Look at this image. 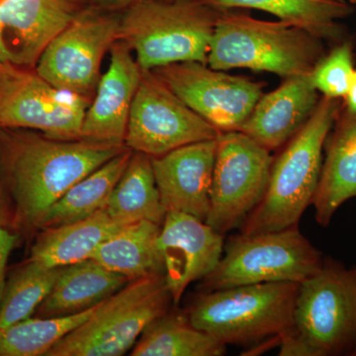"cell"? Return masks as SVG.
I'll return each mask as SVG.
<instances>
[{
	"instance_id": "obj_12",
	"label": "cell",
	"mask_w": 356,
	"mask_h": 356,
	"mask_svg": "<svg viewBox=\"0 0 356 356\" xmlns=\"http://www.w3.org/2000/svg\"><path fill=\"white\" fill-rule=\"evenodd\" d=\"M119 32L120 19L79 14L44 49L36 74L55 88L88 97L97 88L102 58Z\"/></svg>"
},
{
	"instance_id": "obj_23",
	"label": "cell",
	"mask_w": 356,
	"mask_h": 356,
	"mask_svg": "<svg viewBox=\"0 0 356 356\" xmlns=\"http://www.w3.org/2000/svg\"><path fill=\"white\" fill-rule=\"evenodd\" d=\"M161 225L149 221L129 224L107 238L91 259L129 281L165 274L159 248Z\"/></svg>"
},
{
	"instance_id": "obj_14",
	"label": "cell",
	"mask_w": 356,
	"mask_h": 356,
	"mask_svg": "<svg viewBox=\"0 0 356 356\" xmlns=\"http://www.w3.org/2000/svg\"><path fill=\"white\" fill-rule=\"evenodd\" d=\"M224 247V235L205 221L186 213L166 212L159 248L163 275L175 306L191 283L202 280L216 268Z\"/></svg>"
},
{
	"instance_id": "obj_11",
	"label": "cell",
	"mask_w": 356,
	"mask_h": 356,
	"mask_svg": "<svg viewBox=\"0 0 356 356\" xmlns=\"http://www.w3.org/2000/svg\"><path fill=\"white\" fill-rule=\"evenodd\" d=\"M152 72L189 108L221 133L241 130L261 97L264 86L198 62L173 63Z\"/></svg>"
},
{
	"instance_id": "obj_16",
	"label": "cell",
	"mask_w": 356,
	"mask_h": 356,
	"mask_svg": "<svg viewBox=\"0 0 356 356\" xmlns=\"http://www.w3.org/2000/svg\"><path fill=\"white\" fill-rule=\"evenodd\" d=\"M217 139L192 143L152 158L156 186L166 212L186 213L206 221Z\"/></svg>"
},
{
	"instance_id": "obj_24",
	"label": "cell",
	"mask_w": 356,
	"mask_h": 356,
	"mask_svg": "<svg viewBox=\"0 0 356 356\" xmlns=\"http://www.w3.org/2000/svg\"><path fill=\"white\" fill-rule=\"evenodd\" d=\"M104 209L120 224L139 221L163 224L166 211L156 186L152 156L133 152L127 168L115 185Z\"/></svg>"
},
{
	"instance_id": "obj_35",
	"label": "cell",
	"mask_w": 356,
	"mask_h": 356,
	"mask_svg": "<svg viewBox=\"0 0 356 356\" xmlns=\"http://www.w3.org/2000/svg\"><path fill=\"white\" fill-rule=\"evenodd\" d=\"M346 1H348V3L351 4V6H356V0H346Z\"/></svg>"
},
{
	"instance_id": "obj_7",
	"label": "cell",
	"mask_w": 356,
	"mask_h": 356,
	"mask_svg": "<svg viewBox=\"0 0 356 356\" xmlns=\"http://www.w3.org/2000/svg\"><path fill=\"white\" fill-rule=\"evenodd\" d=\"M170 303L172 295L163 274L129 281L46 356L125 355L147 325L168 312Z\"/></svg>"
},
{
	"instance_id": "obj_6",
	"label": "cell",
	"mask_w": 356,
	"mask_h": 356,
	"mask_svg": "<svg viewBox=\"0 0 356 356\" xmlns=\"http://www.w3.org/2000/svg\"><path fill=\"white\" fill-rule=\"evenodd\" d=\"M300 283L271 282L202 292L186 315L226 344L250 346L291 331Z\"/></svg>"
},
{
	"instance_id": "obj_13",
	"label": "cell",
	"mask_w": 356,
	"mask_h": 356,
	"mask_svg": "<svg viewBox=\"0 0 356 356\" xmlns=\"http://www.w3.org/2000/svg\"><path fill=\"white\" fill-rule=\"evenodd\" d=\"M88 106L86 97L15 70L0 89V129H34L54 140H81Z\"/></svg>"
},
{
	"instance_id": "obj_8",
	"label": "cell",
	"mask_w": 356,
	"mask_h": 356,
	"mask_svg": "<svg viewBox=\"0 0 356 356\" xmlns=\"http://www.w3.org/2000/svg\"><path fill=\"white\" fill-rule=\"evenodd\" d=\"M325 257L298 226L231 236L216 268L203 278L202 292L271 282L301 283L317 273Z\"/></svg>"
},
{
	"instance_id": "obj_15",
	"label": "cell",
	"mask_w": 356,
	"mask_h": 356,
	"mask_svg": "<svg viewBox=\"0 0 356 356\" xmlns=\"http://www.w3.org/2000/svg\"><path fill=\"white\" fill-rule=\"evenodd\" d=\"M79 14L76 0H1L0 60L36 67L44 49Z\"/></svg>"
},
{
	"instance_id": "obj_20",
	"label": "cell",
	"mask_w": 356,
	"mask_h": 356,
	"mask_svg": "<svg viewBox=\"0 0 356 356\" xmlns=\"http://www.w3.org/2000/svg\"><path fill=\"white\" fill-rule=\"evenodd\" d=\"M128 282L121 274L91 259L65 266L35 314L39 318H56L90 310Z\"/></svg>"
},
{
	"instance_id": "obj_19",
	"label": "cell",
	"mask_w": 356,
	"mask_h": 356,
	"mask_svg": "<svg viewBox=\"0 0 356 356\" xmlns=\"http://www.w3.org/2000/svg\"><path fill=\"white\" fill-rule=\"evenodd\" d=\"M325 145V158L312 205L316 221L327 228L339 208L356 198V113L341 107Z\"/></svg>"
},
{
	"instance_id": "obj_29",
	"label": "cell",
	"mask_w": 356,
	"mask_h": 356,
	"mask_svg": "<svg viewBox=\"0 0 356 356\" xmlns=\"http://www.w3.org/2000/svg\"><path fill=\"white\" fill-rule=\"evenodd\" d=\"M353 65V43L339 42L314 67L312 83L325 97L343 99L355 70Z\"/></svg>"
},
{
	"instance_id": "obj_18",
	"label": "cell",
	"mask_w": 356,
	"mask_h": 356,
	"mask_svg": "<svg viewBox=\"0 0 356 356\" xmlns=\"http://www.w3.org/2000/svg\"><path fill=\"white\" fill-rule=\"evenodd\" d=\"M320 100L311 74L285 79L261 95L240 131L269 152L280 149L303 128Z\"/></svg>"
},
{
	"instance_id": "obj_9",
	"label": "cell",
	"mask_w": 356,
	"mask_h": 356,
	"mask_svg": "<svg viewBox=\"0 0 356 356\" xmlns=\"http://www.w3.org/2000/svg\"><path fill=\"white\" fill-rule=\"evenodd\" d=\"M273 158L241 131L221 133L206 222L225 235L242 226L266 194Z\"/></svg>"
},
{
	"instance_id": "obj_3",
	"label": "cell",
	"mask_w": 356,
	"mask_h": 356,
	"mask_svg": "<svg viewBox=\"0 0 356 356\" xmlns=\"http://www.w3.org/2000/svg\"><path fill=\"white\" fill-rule=\"evenodd\" d=\"M280 346V356H353L356 266L325 257L317 273L300 283L292 329Z\"/></svg>"
},
{
	"instance_id": "obj_30",
	"label": "cell",
	"mask_w": 356,
	"mask_h": 356,
	"mask_svg": "<svg viewBox=\"0 0 356 356\" xmlns=\"http://www.w3.org/2000/svg\"><path fill=\"white\" fill-rule=\"evenodd\" d=\"M17 240L18 233L15 229L11 227L0 226V302L7 284V264Z\"/></svg>"
},
{
	"instance_id": "obj_1",
	"label": "cell",
	"mask_w": 356,
	"mask_h": 356,
	"mask_svg": "<svg viewBox=\"0 0 356 356\" xmlns=\"http://www.w3.org/2000/svg\"><path fill=\"white\" fill-rule=\"evenodd\" d=\"M126 147L28 133L0 135V172L13 203V228L38 231L46 213L72 185Z\"/></svg>"
},
{
	"instance_id": "obj_5",
	"label": "cell",
	"mask_w": 356,
	"mask_h": 356,
	"mask_svg": "<svg viewBox=\"0 0 356 356\" xmlns=\"http://www.w3.org/2000/svg\"><path fill=\"white\" fill-rule=\"evenodd\" d=\"M222 11L197 0H140L120 19L119 40L135 51L142 70L173 63L207 65Z\"/></svg>"
},
{
	"instance_id": "obj_37",
	"label": "cell",
	"mask_w": 356,
	"mask_h": 356,
	"mask_svg": "<svg viewBox=\"0 0 356 356\" xmlns=\"http://www.w3.org/2000/svg\"><path fill=\"white\" fill-rule=\"evenodd\" d=\"M165 1H172V0H165Z\"/></svg>"
},
{
	"instance_id": "obj_2",
	"label": "cell",
	"mask_w": 356,
	"mask_h": 356,
	"mask_svg": "<svg viewBox=\"0 0 356 356\" xmlns=\"http://www.w3.org/2000/svg\"><path fill=\"white\" fill-rule=\"evenodd\" d=\"M341 107V99L321 98L311 118L273 159L266 194L243 222L241 233L252 235L298 226L315 198L325 140Z\"/></svg>"
},
{
	"instance_id": "obj_27",
	"label": "cell",
	"mask_w": 356,
	"mask_h": 356,
	"mask_svg": "<svg viewBox=\"0 0 356 356\" xmlns=\"http://www.w3.org/2000/svg\"><path fill=\"white\" fill-rule=\"evenodd\" d=\"M63 267H49L28 259L7 281L0 302V334L32 317L55 285Z\"/></svg>"
},
{
	"instance_id": "obj_22",
	"label": "cell",
	"mask_w": 356,
	"mask_h": 356,
	"mask_svg": "<svg viewBox=\"0 0 356 356\" xmlns=\"http://www.w3.org/2000/svg\"><path fill=\"white\" fill-rule=\"evenodd\" d=\"M219 9L252 8L273 14L282 22L296 26L324 41H343L339 20L353 13L346 0H197Z\"/></svg>"
},
{
	"instance_id": "obj_36",
	"label": "cell",
	"mask_w": 356,
	"mask_h": 356,
	"mask_svg": "<svg viewBox=\"0 0 356 356\" xmlns=\"http://www.w3.org/2000/svg\"><path fill=\"white\" fill-rule=\"evenodd\" d=\"M353 356H356V351L355 353H353Z\"/></svg>"
},
{
	"instance_id": "obj_21",
	"label": "cell",
	"mask_w": 356,
	"mask_h": 356,
	"mask_svg": "<svg viewBox=\"0 0 356 356\" xmlns=\"http://www.w3.org/2000/svg\"><path fill=\"white\" fill-rule=\"evenodd\" d=\"M125 226L112 219L103 208L79 221L42 229L29 259L49 267L86 261L107 238Z\"/></svg>"
},
{
	"instance_id": "obj_17",
	"label": "cell",
	"mask_w": 356,
	"mask_h": 356,
	"mask_svg": "<svg viewBox=\"0 0 356 356\" xmlns=\"http://www.w3.org/2000/svg\"><path fill=\"white\" fill-rule=\"evenodd\" d=\"M110 50L109 67L100 77L95 100L84 115L81 140L124 147L142 70L124 42H115Z\"/></svg>"
},
{
	"instance_id": "obj_32",
	"label": "cell",
	"mask_w": 356,
	"mask_h": 356,
	"mask_svg": "<svg viewBox=\"0 0 356 356\" xmlns=\"http://www.w3.org/2000/svg\"><path fill=\"white\" fill-rule=\"evenodd\" d=\"M343 108L350 113H356V70L351 77L348 92L344 96Z\"/></svg>"
},
{
	"instance_id": "obj_34",
	"label": "cell",
	"mask_w": 356,
	"mask_h": 356,
	"mask_svg": "<svg viewBox=\"0 0 356 356\" xmlns=\"http://www.w3.org/2000/svg\"><path fill=\"white\" fill-rule=\"evenodd\" d=\"M102 1L109 6H121V4L128 3L131 0H102Z\"/></svg>"
},
{
	"instance_id": "obj_33",
	"label": "cell",
	"mask_w": 356,
	"mask_h": 356,
	"mask_svg": "<svg viewBox=\"0 0 356 356\" xmlns=\"http://www.w3.org/2000/svg\"><path fill=\"white\" fill-rule=\"evenodd\" d=\"M14 70L15 69H14L13 65L4 64L0 60V89L3 88L9 77L13 76Z\"/></svg>"
},
{
	"instance_id": "obj_28",
	"label": "cell",
	"mask_w": 356,
	"mask_h": 356,
	"mask_svg": "<svg viewBox=\"0 0 356 356\" xmlns=\"http://www.w3.org/2000/svg\"><path fill=\"white\" fill-rule=\"evenodd\" d=\"M99 305L76 315L30 317L11 325L0 334V356H46L60 339L86 322Z\"/></svg>"
},
{
	"instance_id": "obj_4",
	"label": "cell",
	"mask_w": 356,
	"mask_h": 356,
	"mask_svg": "<svg viewBox=\"0 0 356 356\" xmlns=\"http://www.w3.org/2000/svg\"><path fill=\"white\" fill-rule=\"evenodd\" d=\"M325 55L324 40L301 28L222 10L207 65L214 70L248 69L289 79L311 74Z\"/></svg>"
},
{
	"instance_id": "obj_10",
	"label": "cell",
	"mask_w": 356,
	"mask_h": 356,
	"mask_svg": "<svg viewBox=\"0 0 356 356\" xmlns=\"http://www.w3.org/2000/svg\"><path fill=\"white\" fill-rule=\"evenodd\" d=\"M220 134L152 70H142L129 116L126 147L156 158L185 145L217 139Z\"/></svg>"
},
{
	"instance_id": "obj_31",
	"label": "cell",
	"mask_w": 356,
	"mask_h": 356,
	"mask_svg": "<svg viewBox=\"0 0 356 356\" xmlns=\"http://www.w3.org/2000/svg\"><path fill=\"white\" fill-rule=\"evenodd\" d=\"M8 192L4 184L1 172H0V226L11 227L13 224V204L10 202Z\"/></svg>"
},
{
	"instance_id": "obj_26",
	"label": "cell",
	"mask_w": 356,
	"mask_h": 356,
	"mask_svg": "<svg viewBox=\"0 0 356 356\" xmlns=\"http://www.w3.org/2000/svg\"><path fill=\"white\" fill-rule=\"evenodd\" d=\"M227 346L194 327L186 314L166 312L147 325L133 356H222Z\"/></svg>"
},
{
	"instance_id": "obj_25",
	"label": "cell",
	"mask_w": 356,
	"mask_h": 356,
	"mask_svg": "<svg viewBox=\"0 0 356 356\" xmlns=\"http://www.w3.org/2000/svg\"><path fill=\"white\" fill-rule=\"evenodd\" d=\"M132 154V149L126 147L72 185L46 213L39 231L79 221L103 209L115 185L127 168Z\"/></svg>"
}]
</instances>
